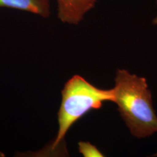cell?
Returning a JSON list of instances; mask_svg holds the SVG:
<instances>
[{
	"instance_id": "cell-5",
	"label": "cell",
	"mask_w": 157,
	"mask_h": 157,
	"mask_svg": "<svg viewBox=\"0 0 157 157\" xmlns=\"http://www.w3.org/2000/svg\"><path fill=\"white\" fill-rule=\"evenodd\" d=\"M79 152L85 157H104V154L100 151L95 146L89 142L80 141L78 143Z\"/></svg>"
},
{
	"instance_id": "cell-7",
	"label": "cell",
	"mask_w": 157,
	"mask_h": 157,
	"mask_svg": "<svg viewBox=\"0 0 157 157\" xmlns=\"http://www.w3.org/2000/svg\"><path fill=\"white\" fill-rule=\"evenodd\" d=\"M5 157V155H4L2 152H1L0 151V157Z\"/></svg>"
},
{
	"instance_id": "cell-2",
	"label": "cell",
	"mask_w": 157,
	"mask_h": 157,
	"mask_svg": "<svg viewBox=\"0 0 157 157\" xmlns=\"http://www.w3.org/2000/svg\"><path fill=\"white\" fill-rule=\"evenodd\" d=\"M114 100V89H101L80 76H73L65 84L62 91V102L58 113L59 130L51 149L57 148L63 140L68 130L87 112L100 109L105 101Z\"/></svg>"
},
{
	"instance_id": "cell-4",
	"label": "cell",
	"mask_w": 157,
	"mask_h": 157,
	"mask_svg": "<svg viewBox=\"0 0 157 157\" xmlns=\"http://www.w3.org/2000/svg\"><path fill=\"white\" fill-rule=\"evenodd\" d=\"M1 7L29 12L43 17L50 15V0H0Z\"/></svg>"
},
{
	"instance_id": "cell-6",
	"label": "cell",
	"mask_w": 157,
	"mask_h": 157,
	"mask_svg": "<svg viewBox=\"0 0 157 157\" xmlns=\"http://www.w3.org/2000/svg\"><path fill=\"white\" fill-rule=\"evenodd\" d=\"M152 24L154 25H157V16L155 17L152 20Z\"/></svg>"
},
{
	"instance_id": "cell-9",
	"label": "cell",
	"mask_w": 157,
	"mask_h": 157,
	"mask_svg": "<svg viewBox=\"0 0 157 157\" xmlns=\"http://www.w3.org/2000/svg\"><path fill=\"white\" fill-rule=\"evenodd\" d=\"M156 3H157V0H156Z\"/></svg>"
},
{
	"instance_id": "cell-1",
	"label": "cell",
	"mask_w": 157,
	"mask_h": 157,
	"mask_svg": "<svg viewBox=\"0 0 157 157\" xmlns=\"http://www.w3.org/2000/svg\"><path fill=\"white\" fill-rule=\"evenodd\" d=\"M115 80L114 102L132 135L144 138L157 132V116L146 78L118 69Z\"/></svg>"
},
{
	"instance_id": "cell-3",
	"label": "cell",
	"mask_w": 157,
	"mask_h": 157,
	"mask_svg": "<svg viewBox=\"0 0 157 157\" xmlns=\"http://www.w3.org/2000/svg\"><path fill=\"white\" fill-rule=\"evenodd\" d=\"M58 17L65 23L78 25L93 9L97 0H56Z\"/></svg>"
},
{
	"instance_id": "cell-8",
	"label": "cell",
	"mask_w": 157,
	"mask_h": 157,
	"mask_svg": "<svg viewBox=\"0 0 157 157\" xmlns=\"http://www.w3.org/2000/svg\"><path fill=\"white\" fill-rule=\"evenodd\" d=\"M152 156H153V157H157V154H154V155H153Z\"/></svg>"
}]
</instances>
